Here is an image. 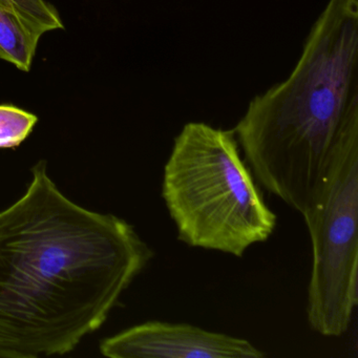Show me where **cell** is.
I'll use <instances>...</instances> for the list:
<instances>
[{"mask_svg": "<svg viewBox=\"0 0 358 358\" xmlns=\"http://www.w3.org/2000/svg\"><path fill=\"white\" fill-rule=\"evenodd\" d=\"M152 257L131 224L73 202L39 161L0 213V358L72 351Z\"/></svg>", "mask_w": 358, "mask_h": 358, "instance_id": "obj_1", "label": "cell"}, {"mask_svg": "<svg viewBox=\"0 0 358 358\" xmlns=\"http://www.w3.org/2000/svg\"><path fill=\"white\" fill-rule=\"evenodd\" d=\"M355 129L358 0H329L290 76L251 100L234 131L259 183L303 213Z\"/></svg>", "mask_w": 358, "mask_h": 358, "instance_id": "obj_2", "label": "cell"}, {"mask_svg": "<svg viewBox=\"0 0 358 358\" xmlns=\"http://www.w3.org/2000/svg\"><path fill=\"white\" fill-rule=\"evenodd\" d=\"M162 198L180 241L242 257L276 227L234 129L187 123L165 163Z\"/></svg>", "mask_w": 358, "mask_h": 358, "instance_id": "obj_3", "label": "cell"}, {"mask_svg": "<svg viewBox=\"0 0 358 358\" xmlns=\"http://www.w3.org/2000/svg\"><path fill=\"white\" fill-rule=\"evenodd\" d=\"M312 244L307 318L312 330L341 337L358 303V129L341 137L303 213Z\"/></svg>", "mask_w": 358, "mask_h": 358, "instance_id": "obj_4", "label": "cell"}, {"mask_svg": "<svg viewBox=\"0 0 358 358\" xmlns=\"http://www.w3.org/2000/svg\"><path fill=\"white\" fill-rule=\"evenodd\" d=\"M102 355L110 358H262L247 339L211 332L189 324L144 322L104 339Z\"/></svg>", "mask_w": 358, "mask_h": 358, "instance_id": "obj_5", "label": "cell"}, {"mask_svg": "<svg viewBox=\"0 0 358 358\" xmlns=\"http://www.w3.org/2000/svg\"><path fill=\"white\" fill-rule=\"evenodd\" d=\"M64 28L57 10L45 0H0V59L29 72L41 37Z\"/></svg>", "mask_w": 358, "mask_h": 358, "instance_id": "obj_6", "label": "cell"}, {"mask_svg": "<svg viewBox=\"0 0 358 358\" xmlns=\"http://www.w3.org/2000/svg\"><path fill=\"white\" fill-rule=\"evenodd\" d=\"M38 118L13 106H0V148H18L32 133Z\"/></svg>", "mask_w": 358, "mask_h": 358, "instance_id": "obj_7", "label": "cell"}]
</instances>
